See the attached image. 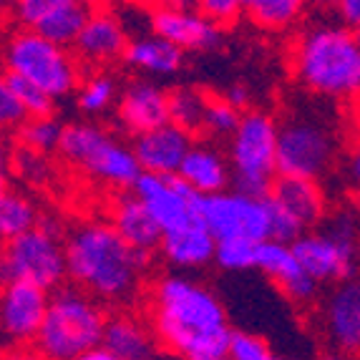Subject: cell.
<instances>
[{
    "label": "cell",
    "mask_w": 360,
    "mask_h": 360,
    "mask_svg": "<svg viewBox=\"0 0 360 360\" xmlns=\"http://www.w3.org/2000/svg\"><path fill=\"white\" fill-rule=\"evenodd\" d=\"M151 328L176 358L205 360L227 353L232 335L222 300L186 275H164L151 290Z\"/></svg>",
    "instance_id": "obj_1"
},
{
    "label": "cell",
    "mask_w": 360,
    "mask_h": 360,
    "mask_svg": "<svg viewBox=\"0 0 360 360\" xmlns=\"http://www.w3.org/2000/svg\"><path fill=\"white\" fill-rule=\"evenodd\" d=\"M63 242L68 277L76 288L106 305L136 300L151 255L134 250L108 222L78 224Z\"/></svg>",
    "instance_id": "obj_2"
},
{
    "label": "cell",
    "mask_w": 360,
    "mask_h": 360,
    "mask_svg": "<svg viewBox=\"0 0 360 360\" xmlns=\"http://www.w3.org/2000/svg\"><path fill=\"white\" fill-rule=\"evenodd\" d=\"M292 73L315 96L353 101L360 96V43L340 25H312L292 46Z\"/></svg>",
    "instance_id": "obj_3"
},
{
    "label": "cell",
    "mask_w": 360,
    "mask_h": 360,
    "mask_svg": "<svg viewBox=\"0 0 360 360\" xmlns=\"http://www.w3.org/2000/svg\"><path fill=\"white\" fill-rule=\"evenodd\" d=\"M106 312L81 288H58L51 292L33 348L41 360H76L98 348L106 330Z\"/></svg>",
    "instance_id": "obj_4"
},
{
    "label": "cell",
    "mask_w": 360,
    "mask_h": 360,
    "mask_svg": "<svg viewBox=\"0 0 360 360\" xmlns=\"http://www.w3.org/2000/svg\"><path fill=\"white\" fill-rule=\"evenodd\" d=\"M3 63L11 76L30 81L56 101L78 89L81 66L68 46L41 36L38 30L20 28L3 46Z\"/></svg>",
    "instance_id": "obj_5"
},
{
    "label": "cell",
    "mask_w": 360,
    "mask_h": 360,
    "mask_svg": "<svg viewBox=\"0 0 360 360\" xmlns=\"http://www.w3.org/2000/svg\"><path fill=\"white\" fill-rule=\"evenodd\" d=\"M58 151L68 164L78 167L91 179L114 189H131L144 172L139 167L131 146L119 141L96 124L63 127Z\"/></svg>",
    "instance_id": "obj_6"
},
{
    "label": "cell",
    "mask_w": 360,
    "mask_h": 360,
    "mask_svg": "<svg viewBox=\"0 0 360 360\" xmlns=\"http://www.w3.org/2000/svg\"><path fill=\"white\" fill-rule=\"evenodd\" d=\"M277 121L264 111L242 114L240 127L229 136L232 184L252 197H270L277 174Z\"/></svg>",
    "instance_id": "obj_7"
},
{
    "label": "cell",
    "mask_w": 360,
    "mask_h": 360,
    "mask_svg": "<svg viewBox=\"0 0 360 360\" xmlns=\"http://www.w3.org/2000/svg\"><path fill=\"white\" fill-rule=\"evenodd\" d=\"M66 277V242L53 224L41 222L0 247V283H28L51 292Z\"/></svg>",
    "instance_id": "obj_8"
},
{
    "label": "cell",
    "mask_w": 360,
    "mask_h": 360,
    "mask_svg": "<svg viewBox=\"0 0 360 360\" xmlns=\"http://www.w3.org/2000/svg\"><path fill=\"white\" fill-rule=\"evenodd\" d=\"M338 154V131L320 114L297 111L277 131V174L320 179Z\"/></svg>",
    "instance_id": "obj_9"
},
{
    "label": "cell",
    "mask_w": 360,
    "mask_h": 360,
    "mask_svg": "<svg viewBox=\"0 0 360 360\" xmlns=\"http://www.w3.org/2000/svg\"><path fill=\"white\" fill-rule=\"evenodd\" d=\"M199 217L219 240H270V199L240 189L199 197Z\"/></svg>",
    "instance_id": "obj_10"
},
{
    "label": "cell",
    "mask_w": 360,
    "mask_h": 360,
    "mask_svg": "<svg viewBox=\"0 0 360 360\" xmlns=\"http://www.w3.org/2000/svg\"><path fill=\"white\" fill-rule=\"evenodd\" d=\"M360 242L340 237L330 229L302 232L292 242V250L315 283H342L355 272V255Z\"/></svg>",
    "instance_id": "obj_11"
},
{
    "label": "cell",
    "mask_w": 360,
    "mask_h": 360,
    "mask_svg": "<svg viewBox=\"0 0 360 360\" xmlns=\"http://www.w3.org/2000/svg\"><path fill=\"white\" fill-rule=\"evenodd\" d=\"M131 192L149 210L154 222L162 227V234L199 217V194L179 176L146 174L144 172L131 186Z\"/></svg>",
    "instance_id": "obj_12"
},
{
    "label": "cell",
    "mask_w": 360,
    "mask_h": 360,
    "mask_svg": "<svg viewBox=\"0 0 360 360\" xmlns=\"http://www.w3.org/2000/svg\"><path fill=\"white\" fill-rule=\"evenodd\" d=\"M51 292L28 283H0V340L6 345H25L38 335Z\"/></svg>",
    "instance_id": "obj_13"
},
{
    "label": "cell",
    "mask_w": 360,
    "mask_h": 360,
    "mask_svg": "<svg viewBox=\"0 0 360 360\" xmlns=\"http://www.w3.org/2000/svg\"><path fill=\"white\" fill-rule=\"evenodd\" d=\"M13 11L25 28L60 46H73L94 8L91 0H15Z\"/></svg>",
    "instance_id": "obj_14"
},
{
    "label": "cell",
    "mask_w": 360,
    "mask_h": 360,
    "mask_svg": "<svg viewBox=\"0 0 360 360\" xmlns=\"http://www.w3.org/2000/svg\"><path fill=\"white\" fill-rule=\"evenodd\" d=\"M151 33L167 38L179 51L205 53L219 46L222 30L197 8H156L151 13Z\"/></svg>",
    "instance_id": "obj_15"
},
{
    "label": "cell",
    "mask_w": 360,
    "mask_h": 360,
    "mask_svg": "<svg viewBox=\"0 0 360 360\" xmlns=\"http://www.w3.org/2000/svg\"><path fill=\"white\" fill-rule=\"evenodd\" d=\"M194 146L192 134L179 129L176 124H164L154 131L134 136V154L146 174H164L176 176L181 169V162L186 159L189 149Z\"/></svg>",
    "instance_id": "obj_16"
},
{
    "label": "cell",
    "mask_w": 360,
    "mask_h": 360,
    "mask_svg": "<svg viewBox=\"0 0 360 360\" xmlns=\"http://www.w3.org/2000/svg\"><path fill=\"white\" fill-rule=\"evenodd\" d=\"M127 46V28L114 13L94 11L73 43V53L89 66H108V63L124 58Z\"/></svg>",
    "instance_id": "obj_17"
},
{
    "label": "cell",
    "mask_w": 360,
    "mask_h": 360,
    "mask_svg": "<svg viewBox=\"0 0 360 360\" xmlns=\"http://www.w3.org/2000/svg\"><path fill=\"white\" fill-rule=\"evenodd\" d=\"M323 325L340 353H360V283H338L325 300Z\"/></svg>",
    "instance_id": "obj_18"
},
{
    "label": "cell",
    "mask_w": 360,
    "mask_h": 360,
    "mask_svg": "<svg viewBox=\"0 0 360 360\" xmlns=\"http://www.w3.org/2000/svg\"><path fill=\"white\" fill-rule=\"evenodd\" d=\"M257 270H262L264 275L275 280L280 285L285 295L295 302L310 300L318 283L307 275V270L300 264L297 255H295L292 245L288 242H275L264 240L257 245Z\"/></svg>",
    "instance_id": "obj_19"
},
{
    "label": "cell",
    "mask_w": 360,
    "mask_h": 360,
    "mask_svg": "<svg viewBox=\"0 0 360 360\" xmlns=\"http://www.w3.org/2000/svg\"><path fill=\"white\" fill-rule=\"evenodd\" d=\"M119 121L134 136L164 127L169 124V94L151 81H134L119 96Z\"/></svg>",
    "instance_id": "obj_20"
},
{
    "label": "cell",
    "mask_w": 360,
    "mask_h": 360,
    "mask_svg": "<svg viewBox=\"0 0 360 360\" xmlns=\"http://www.w3.org/2000/svg\"><path fill=\"white\" fill-rule=\"evenodd\" d=\"M159 250L176 270H199V267L214 262L217 237L202 222V217H197L192 222L164 232Z\"/></svg>",
    "instance_id": "obj_21"
},
{
    "label": "cell",
    "mask_w": 360,
    "mask_h": 360,
    "mask_svg": "<svg viewBox=\"0 0 360 360\" xmlns=\"http://www.w3.org/2000/svg\"><path fill=\"white\" fill-rule=\"evenodd\" d=\"M108 224L121 234V240L129 242L139 252L151 255L162 245V227L154 222V217L139 202L134 192L114 199Z\"/></svg>",
    "instance_id": "obj_22"
},
{
    "label": "cell",
    "mask_w": 360,
    "mask_h": 360,
    "mask_svg": "<svg viewBox=\"0 0 360 360\" xmlns=\"http://www.w3.org/2000/svg\"><path fill=\"white\" fill-rule=\"evenodd\" d=\"M101 345L124 360H156L162 342L144 320L134 315H111L106 320Z\"/></svg>",
    "instance_id": "obj_23"
},
{
    "label": "cell",
    "mask_w": 360,
    "mask_h": 360,
    "mask_svg": "<svg viewBox=\"0 0 360 360\" xmlns=\"http://www.w3.org/2000/svg\"><path fill=\"white\" fill-rule=\"evenodd\" d=\"M181 181L192 186L199 197L207 194L224 192L232 184V169H229V159H224L222 151H217L210 144H194L181 162L179 169Z\"/></svg>",
    "instance_id": "obj_24"
},
{
    "label": "cell",
    "mask_w": 360,
    "mask_h": 360,
    "mask_svg": "<svg viewBox=\"0 0 360 360\" xmlns=\"http://www.w3.org/2000/svg\"><path fill=\"white\" fill-rule=\"evenodd\" d=\"M270 197L277 205L285 207L305 229L323 222L325 217V192L318 179L302 176H277L272 184Z\"/></svg>",
    "instance_id": "obj_25"
},
{
    "label": "cell",
    "mask_w": 360,
    "mask_h": 360,
    "mask_svg": "<svg viewBox=\"0 0 360 360\" xmlns=\"http://www.w3.org/2000/svg\"><path fill=\"white\" fill-rule=\"evenodd\" d=\"M124 60L149 76H174L184 63V51H179L167 38L146 33V36L129 38V46L124 51Z\"/></svg>",
    "instance_id": "obj_26"
},
{
    "label": "cell",
    "mask_w": 360,
    "mask_h": 360,
    "mask_svg": "<svg viewBox=\"0 0 360 360\" xmlns=\"http://www.w3.org/2000/svg\"><path fill=\"white\" fill-rule=\"evenodd\" d=\"M307 0H245V13L264 30H285L300 20Z\"/></svg>",
    "instance_id": "obj_27"
},
{
    "label": "cell",
    "mask_w": 360,
    "mask_h": 360,
    "mask_svg": "<svg viewBox=\"0 0 360 360\" xmlns=\"http://www.w3.org/2000/svg\"><path fill=\"white\" fill-rule=\"evenodd\" d=\"M210 106V96L205 91L181 86L169 94V121L189 134L205 129V114Z\"/></svg>",
    "instance_id": "obj_28"
},
{
    "label": "cell",
    "mask_w": 360,
    "mask_h": 360,
    "mask_svg": "<svg viewBox=\"0 0 360 360\" xmlns=\"http://www.w3.org/2000/svg\"><path fill=\"white\" fill-rule=\"evenodd\" d=\"M38 212L36 205L28 197L15 192H8L0 199V240H15L20 234L30 232L33 227H38Z\"/></svg>",
    "instance_id": "obj_29"
},
{
    "label": "cell",
    "mask_w": 360,
    "mask_h": 360,
    "mask_svg": "<svg viewBox=\"0 0 360 360\" xmlns=\"http://www.w3.org/2000/svg\"><path fill=\"white\" fill-rule=\"evenodd\" d=\"M116 98H119V86H116L114 76L98 71V73H91L86 81H81L76 103L84 114L98 116L114 106Z\"/></svg>",
    "instance_id": "obj_30"
},
{
    "label": "cell",
    "mask_w": 360,
    "mask_h": 360,
    "mask_svg": "<svg viewBox=\"0 0 360 360\" xmlns=\"http://www.w3.org/2000/svg\"><path fill=\"white\" fill-rule=\"evenodd\" d=\"M20 144L23 149L41 151V154H51L60 146V136H63V127L53 116H33L18 129Z\"/></svg>",
    "instance_id": "obj_31"
},
{
    "label": "cell",
    "mask_w": 360,
    "mask_h": 360,
    "mask_svg": "<svg viewBox=\"0 0 360 360\" xmlns=\"http://www.w3.org/2000/svg\"><path fill=\"white\" fill-rule=\"evenodd\" d=\"M257 245L259 242L250 240H219L214 262L227 272L257 270Z\"/></svg>",
    "instance_id": "obj_32"
},
{
    "label": "cell",
    "mask_w": 360,
    "mask_h": 360,
    "mask_svg": "<svg viewBox=\"0 0 360 360\" xmlns=\"http://www.w3.org/2000/svg\"><path fill=\"white\" fill-rule=\"evenodd\" d=\"M242 111L237 106L227 101V98H210V106H207L205 114V129L202 131L212 139H222L232 136L234 129L240 127Z\"/></svg>",
    "instance_id": "obj_33"
},
{
    "label": "cell",
    "mask_w": 360,
    "mask_h": 360,
    "mask_svg": "<svg viewBox=\"0 0 360 360\" xmlns=\"http://www.w3.org/2000/svg\"><path fill=\"white\" fill-rule=\"evenodd\" d=\"M13 169L18 172L20 179L33 186L49 184L51 176H53V167H51L49 154L30 151V149H18L13 154Z\"/></svg>",
    "instance_id": "obj_34"
},
{
    "label": "cell",
    "mask_w": 360,
    "mask_h": 360,
    "mask_svg": "<svg viewBox=\"0 0 360 360\" xmlns=\"http://www.w3.org/2000/svg\"><path fill=\"white\" fill-rule=\"evenodd\" d=\"M8 81H11L20 106L25 108L28 119H33V116H53V108H56L53 96H49L46 91L33 86L30 81H23V78H18V76H11V73H8Z\"/></svg>",
    "instance_id": "obj_35"
},
{
    "label": "cell",
    "mask_w": 360,
    "mask_h": 360,
    "mask_svg": "<svg viewBox=\"0 0 360 360\" xmlns=\"http://www.w3.org/2000/svg\"><path fill=\"white\" fill-rule=\"evenodd\" d=\"M227 355L229 360H275L270 345L255 333L247 330H232L227 342Z\"/></svg>",
    "instance_id": "obj_36"
},
{
    "label": "cell",
    "mask_w": 360,
    "mask_h": 360,
    "mask_svg": "<svg viewBox=\"0 0 360 360\" xmlns=\"http://www.w3.org/2000/svg\"><path fill=\"white\" fill-rule=\"evenodd\" d=\"M25 121H28V114L20 106L15 91H13L11 81H8V73H0V134L20 129Z\"/></svg>",
    "instance_id": "obj_37"
},
{
    "label": "cell",
    "mask_w": 360,
    "mask_h": 360,
    "mask_svg": "<svg viewBox=\"0 0 360 360\" xmlns=\"http://www.w3.org/2000/svg\"><path fill=\"white\" fill-rule=\"evenodd\" d=\"M267 199H270V240L292 245V242L297 240L302 232H307V229L302 227L285 207L277 205L275 199L272 197H267Z\"/></svg>",
    "instance_id": "obj_38"
},
{
    "label": "cell",
    "mask_w": 360,
    "mask_h": 360,
    "mask_svg": "<svg viewBox=\"0 0 360 360\" xmlns=\"http://www.w3.org/2000/svg\"><path fill=\"white\" fill-rule=\"evenodd\" d=\"M197 11L222 28L232 25L245 13V0H197Z\"/></svg>",
    "instance_id": "obj_39"
},
{
    "label": "cell",
    "mask_w": 360,
    "mask_h": 360,
    "mask_svg": "<svg viewBox=\"0 0 360 360\" xmlns=\"http://www.w3.org/2000/svg\"><path fill=\"white\" fill-rule=\"evenodd\" d=\"M333 11L345 25H353V28L360 25V0H335Z\"/></svg>",
    "instance_id": "obj_40"
},
{
    "label": "cell",
    "mask_w": 360,
    "mask_h": 360,
    "mask_svg": "<svg viewBox=\"0 0 360 360\" xmlns=\"http://www.w3.org/2000/svg\"><path fill=\"white\" fill-rule=\"evenodd\" d=\"M345 172H348V179L355 186V192H360V141L350 149L348 162H345Z\"/></svg>",
    "instance_id": "obj_41"
},
{
    "label": "cell",
    "mask_w": 360,
    "mask_h": 360,
    "mask_svg": "<svg viewBox=\"0 0 360 360\" xmlns=\"http://www.w3.org/2000/svg\"><path fill=\"white\" fill-rule=\"evenodd\" d=\"M224 98H227L232 106H237L242 111V108L247 106V101H250V91H247L245 86L237 84V86H232V89L227 91V96H224Z\"/></svg>",
    "instance_id": "obj_42"
},
{
    "label": "cell",
    "mask_w": 360,
    "mask_h": 360,
    "mask_svg": "<svg viewBox=\"0 0 360 360\" xmlns=\"http://www.w3.org/2000/svg\"><path fill=\"white\" fill-rule=\"evenodd\" d=\"M76 360H124V358H119V355H114L111 350L103 348V345H98V348L89 350V353H84L81 358H76Z\"/></svg>",
    "instance_id": "obj_43"
},
{
    "label": "cell",
    "mask_w": 360,
    "mask_h": 360,
    "mask_svg": "<svg viewBox=\"0 0 360 360\" xmlns=\"http://www.w3.org/2000/svg\"><path fill=\"white\" fill-rule=\"evenodd\" d=\"M151 8H192L197 6V0H146Z\"/></svg>",
    "instance_id": "obj_44"
},
{
    "label": "cell",
    "mask_w": 360,
    "mask_h": 360,
    "mask_svg": "<svg viewBox=\"0 0 360 360\" xmlns=\"http://www.w3.org/2000/svg\"><path fill=\"white\" fill-rule=\"evenodd\" d=\"M13 154H15V151L8 146L6 139H0V172H3V174L8 172V167H13Z\"/></svg>",
    "instance_id": "obj_45"
},
{
    "label": "cell",
    "mask_w": 360,
    "mask_h": 360,
    "mask_svg": "<svg viewBox=\"0 0 360 360\" xmlns=\"http://www.w3.org/2000/svg\"><path fill=\"white\" fill-rule=\"evenodd\" d=\"M0 360H41L38 355H33V353H25V350H8V353H3L0 355Z\"/></svg>",
    "instance_id": "obj_46"
},
{
    "label": "cell",
    "mask_w": 360,
    "mask_h": 360,
    "mask_svg": "<svg viewBox=\"0 0 360 360\" xmlns=\"http://www.w3.org/2000/svg\"><path fill=\"white\" fill-rule=\"evenodd\" d=\"M307 6L320 8V11H330V8L335 6V0H307Z\"/></svg>",
    "instance_id": "obj_47"
},
{
    "label": "cell",
    "mask_w": 360,
    "mask_h": 360,
    "mask_svg": "<svg viewBox=\"0 0 360 360\" xmlns=\"http://www.w3.org/2000/svg\"><path fill=\"white\" fill-rule=\"evenodd\" d=\"M6 194H8V181H6V174L0 172V199L6 197Z\"/></svg>",
    "instance_id": "obj_48"
},
{
    "label": "cell",
    "mask_w": 360,
    "mask_h": 360,
    "mask_svg": "<svg viewBox=\"0 0 360 360\" xmlns=\"http://www.w3.org/2000/svg\"><path fill=\"white\" fill-rule=\"evenodd\" d=\"M318 360H345L340 353H325V355H320Z\"/></svg>",
    "instance_id": "obj_49"
},
{
    "label": "cell",
    "mask_w": 360,
    "mask_h": 360,
    "mask_svg": "<svg viewBox=\"0 0 360 360\" xmlns=\"http://www.w3.org/2000/svg\"><path fill=\"white\" fill-rule=\"evenodd\" d=\"M353 207H355V212L360 214V192H355V199H353Z\"/></svg>",
    "instance_id": "obj_50"
},
{
    "label": "cell",
    "mask_w": 360,
    "mask_h": 360,
    "mask_svg": "<svg viewBox=\"0 0 360 360\" xmlns=\"http://www.w3.org/2000/svg\"><path fill=\"white\" fill-rule=\"evenodd\" d=\"M205 360H229L227 355H214V358H205Z\"/></svg>",
    "instance_id": "obj_51"
},
{
    "label": "cell",
    "mask_w": 360,
    "mask_h": 360,
    "mask_svg": "<svg viewBox=\"0 0 360 360\" xmlns=\"http://www.w3.org/2000/svg\"><path fill=\"white\" fill-rule=\"evenodd\" d=\"M353 33H355V38H358V43H360V25H358V28L353 30Z\"/></svg>",
    "instance_id": "obj_52"
},
{
    "label": "cell",
    "mask_w": 360,
    "mask_h": 360,
    "mask_svg": "<svg viewBox=\"0 0 360 360\" xmlns=\"http://www.w3.org/2000/svg\"><path fill=\"white\" fill-rule=\"evenodd\" d=\"M275 360H290V358H275Z\"/></svg>",
    "instance_id": "obj_53"
},
{
    "label": "cell",
    "mask_w": 360,
    "mask_h": 360,
    "mask_svg": "<svg viewBox=\"0 0 360 360\" xmlns=\"http://www.w3.org/2000/svg\"><path fill=\"white\" fill-rule=\"evenodd\" d=\"M358 108H360V96H358Z\"/></svg>",
    "instance_id": "obj_54"
}]
</instances>
